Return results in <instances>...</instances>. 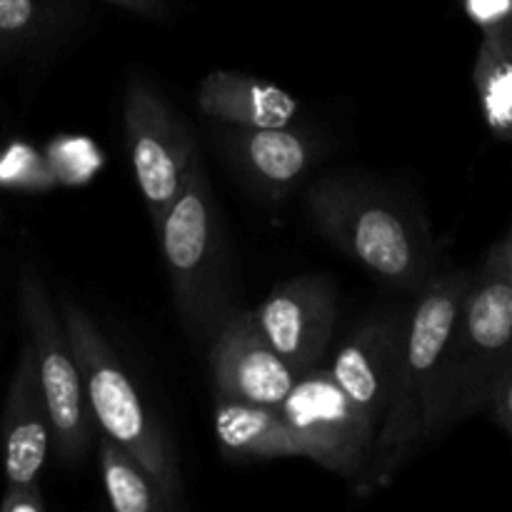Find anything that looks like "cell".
Listing matches in <instances>:
<instances>
[{"label": "cell", "instance_id": "4", "mask_svg": "<svg viewBox=\"0 0 512 512\" xmlns=\"http://www.w3.org/2000/svg\"><path fill=\"white\" fill-rule=\"evenodd\" d=\"M58 310L68 330L70 348L78 360L85 403L100 433L128 450L148 470L160 490L178 505L183 495V475L170 435L143 403L118 353L90 318L88 310L70 293L60 295Z\"/></svg>", "mask_w": 512, "mask_h": 512}, {"label": "cell", "instance_id": "18", "mask_svg": "<svg viewBox=\"0 0 512 512\" xmlns=\"http://www.w3.org/2000/svg\"><path fill=\"white\" fill-rule=\"evenodd\" d=\"M473 83L490 133L512 145V45L483 38Z\"/></svg>", "mask_w": 512, "mask_h": 512}, {"label": "cell", "instance_id": "13", "mask_svg": "<svg viewBox=\"0 0 512 512\" xmlns=\"http://www.w3.org/2000/svg\"><path fill=\"white\" fill-rule=\"evenodd\" d=\"M5 483H35L53 445L48 405L35 368L33 345L25 340L18 355L0 418Z\"/></svg>", "mask_w": 512, "mask_h": 512}, {"label": "cell", "instance_id": "16", "mask_svg": "<svg viewBox=\"0 0 512 512\" xmlns=\"http://www.w3.org/2000/svg\"><path fill=\"white\" fill-rule=\"evenodd\" d=\"M68 18L65 0H0V63L55 43Z\"/></svg>", "mask_w": 512, "mask_h": 512}, {"label": "cell", "instance_id": "19", "mask_svg": "<svg viewBox=\"0 0 512 512\" xmlns=\"http://www.w3.org/2000/svg\"><path fill=\"white\" fill-rule=\"evenodd\" d=\"M460 5L483 38L512 45V0H460Z\"/></svg>", "mask_w": 512, "mask_h": 512}, {"label": "cell", "instance_id": "12", "mask_svg": "<svg viewBox=\"0 0 512 512\" xmlns=\"http://www.w3.org/2000/svg\"><path fill=\"white\" fill-rule=\"evenodd\" d=\"M408 315H385L365 320L343 343L335 358L333 375L350 403L378 435L395 388L400 353H403Z\"/></svg>", "mask_w": 512, "mask_h": 512}, {"label": "cell", "instance_id": "7", "mask_svg": "<svg viewBox=\"0 0 512 512\" xmlns=\"http://www.w3.org/2000/svg\"><path fill=\"white\" fill-rule=\"evenodd\" d=\"M125 145L135 180L158 230L170 203L180 193L188 165L198 153L190 125L165 95L143 75H130L123 95Z\"/></svg>", "mask_w": 512, "mask_h": 512}, {"label": "cell", "instance_id": "23", "mask_svg": "<svg viewBox=\"0 0 512 512\" xmlns=\"http://www.w3.org/2000/svg\"><path fill=\"white\" fill-rule=\"evenodd\" d=\"M493 253H495V258L500 260V265H503V270H505V275H508L510 278V283H512V230H510V235L508 238L503 240V243H498L493 248Z\"/></svg>", "mask_w": 512, "mask_h": 512}, {"label": "cell", "instance_id": "15", "mask_svg": "<svg viewBox=\"0 0 512 512\" xmlns=\"http://www.w3.org/2000/svg\"><path fill=\"white\" fill-rule=\"evenodd\" d=\"M213 425L223 450L233 458H300L298 443L278 408L215 398Z\"/></svg>", "mask_w": 512, "mask_h": 512}, {"label": "cell", "instance_id": "24", "mask_svg": "<svg viewBox=\"0 0 512 512\" xmlns=\"http://www.w3.org/2000/svg\"><path fill=\"white\" fill-rule=\"evenodd\" d=\"M0 225H3V210H0Z\"/></svg>", "mask_w": 512, "mask_h": 512}, {"label": "cell", "instance_id": "3", "mask_svg": "<svg viewBox=\"0 0 512 512\" xmlns=\"http://www.w3.org/2000/svg\"><path fill=\"white\" fill-rule=\"evenodd\" d=\"M305 208L313 228L370 273L408 288L425 280V233L393 193L358 175L330 173L310 185Z\"/></svg>", "mask_w": 512, "mask_h": 512}, {"label": "cell", "instance_id": "10", "mask_svg": "<svg viewBox=\"0 0 512 512\" xmlns=\"http://www.w3.org/2000/svg\"><path fill=\"white\" fill-rule=\"evenodd\" d=\"M208 348L215 398L280 408L298 380V373L260 333L253 310H233Z\"/></svg>", "mask_w": 512, "mask_h": 512}, {"label": "cell", "instance_id": "1", "mask_svg": "<svg viewBox=\"0 0 512 512\" xmlns=\"http://www.w3.org/2000/svg\"><path fill=\"white\" fill-rule=\"evenodd\" d=\"M468 285L470 273H448L428 278L420 288L405 325L393 395L363 473L368 488L388 483L418 445L433 438L438 380Z\"/></svg>", "mask_w": 512, "mask_h": 512}, {"label": "cell", "instance_id": "11", "mask_svg": "<svg viewBox=\"0 0 512 512\" xmlns=\"http://www.w3.org/2000/svg\"><path fill=\"white\" fill-rule=\"evenodd\" d=\"M215 150L248 188L265 198H283L318 160V143L303 130L243 128L218 123L210 130Z\"/></svg>", "mask_w": 512, "mask_h": 512}, {"label": "cell", "instance_id": "22", "mask_svg": "<svg viewBox=\"0 0 512 512\" xmlns=\"http://www.w3.org/2000/svg\"><path fill=\"white\" fill-rule=\"evenodd\" d=\"M103 3L115 5V8H123L128 13L140 15V18L148 20H170L173 18V10H170L168 0H103Z\"/></svg>", "mask_w": 512, "mask_h": 512}, {"label": "cell", "instance_id": "8", "mask_svg": "<svg viewBox=\"0 0 512 512\" xmlns=\"http://www.w3.org/2000/svg\"><path fill=\"white\" fill-rule=\"evenodd\" d=\"M278 410L298 443L300 458L345 478L365 473L375 430L355 410L330 370L313 368L298 375Z\"/></svg>", "mask_w": 512, "mask_h": 512}, {"label": "cell", "instance_id": "9", "mask_svg": "<svg viewBox=\"0 0 512 512\" xmlns=\"http://www.w3.org/2000/svg\"><path fill=\"white\" fill-rule=\"evenodd\" d=\"M253 313L275 353L303 375L323 360L333 340L338 298L323 275H298L278 285Z\"/></svg>", "mask_w": 512, "mask_h": 512}, {"label": "cell", "instance_id": "6", "mask_svg": "<svg viewBox=\"0 0 512 512\" xmlns=\"http://www.w3.org/2000/svg\"><path fill=\"white\" fill-rule=\"evenodd\" d=\"M18 313L28 343L33 345L40 388L48 405L53 448L60 463L75 465L85 458L93 438V415L85 403L78 360L70 348L68 330L60 318L58 305L43 283V275L33 263L20 268Z\"/></svg>", "mask_w": 512, "mask_h": 512}, {"label": "cell", "instance_id": "20", "mask_svg": "<svg viewBox=\"0 0 512 512\" xmlns=\"http://www.w3.org/2000/svg\"><path fill=\"white\" fill-rule=\"evenodd\" d=\"M45 500L40 493L38 480L35 483H5L0 512H45Z\"/></svg>", "mask_w": 512, "mask_h": 512}, {"label": "cell", "instance_id": "2", "mask_svg": "<svg viewBox=\"0 0 512 512\" xmlns=\"http://www.w3.org/2000/svg\"><path fill=\"white\" fill-rule=\"evenodd\" d=\"M173 288L175 313L195 343H210L235 310L233 255L200 153L155 230Z\"/></svg>", "mask_w": 512, "mask_h": 512}, {"label": "cell", "instance_id": "14", "mask_svg": "<svg viewBox=\"0 0 512 512\" xmlns=\"http://www.w3.org/2000/svg\"><path fill=\"white\" fill-rule=\"evenodd\" d=\"M198 108L215 123L243 128H283L300 113V103L288 90L223 68L200 80Z\"/></svg>", "mask_w": 512, "mask_h": 512}, {"label": "cell", "instance_id": "5", "mask_svg": "<svg viewBox=\"0 0 512 512\" xmlns=\"http://www.w3.org/2000/svg\"><path fill=\"white\" fill-rule=\"evenodd\" d=\"M510 363L512 283L490 250L483 268L470 275L468 293L450 335L435 395L433 438L488 408L490 393Z\"/></svg>", "mask_w": 512, "mask_h": 512}, {"label": "cell", "instance_id": "17", "mask_svg": "<svg viewBox=\"0 0 512 512\" xmlns=\"http://www.w3.org/2000/svg\"><path fill=\"white\" fill-rule=\"evenodd\" d=\"M98 445L105 493L115 512H168L178 508L150 478L148 470L113 438L100 433Z\"/></svg>", "mask_w": 512, "mask_h": 512}, {"label": "cell", "instance_id": "21", "mask_svg": "<svg viewBox=\"0 0 512 512\" xmlns=\"http://www.w3.org/2000/svg\"><path fill=\"white\" fill-rule=\"evenodd\" d=\"M488 408L490 413H493V418L498 420L500 428L512 438V363L505 368V373L500 375L498 383H495L488 400Z\"/></svg>", "mask_w": 512, "mask_h": 512}]
</instances>
